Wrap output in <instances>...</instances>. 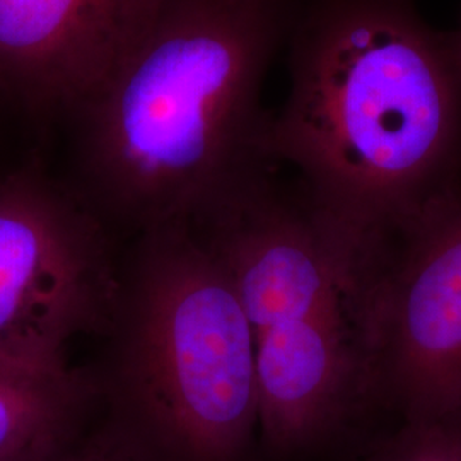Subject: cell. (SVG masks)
I'll return each instance as SVG.
<instances>
[{
  "label": "cell",
  "mask_w": 461,
  "mask_h": 461,
  "mask_svg": "<svg viewBox=\"0 0 461 461\" xmlns=\"http://www.w3.org/2000/svg\"><path fill=\"white\" fill-rule=\"evenodd\" d=\"M293 0H158L74 110L68 186L115 236L195 224L258 171Z\"/></svg>",
  "instance_id": "obj_1"
},
{
  "label": "cell",
  "mask_w": 461,
  "mask_h": 461,
  "mask_svg": "<svg viewBox=\"0 0 461 461\" xmlns=\"http://www.w3.org/2000/svg\"><path fill=\"white\" fill-rule=\"evenodd\" d=\"M262 152L316 214L379 247L460 183L461 68L412 0H308Z\"/></svg>",
  "instance_id": "obj_2"
},
{
  "label": "cell",
  "mask_w": 461,
  "mask_h": 461,
  "mask_svg": "<svg viewBox=\"0 0 461 461\" xmlns=\"http://www.w3.org/2000/svg\"><path fill=\"white\" fill-rule=\"evenodd\" d=\"M98 339L99 411L142 460L258 461L253 331L192 224L131 240Z\"/></svg>",
  "instance_id": "obj_3"
},
{
  "label": "cell",
  "mask_w": 461,
  "mask_h": 461,
  "mask_svg": "<svg viewBox=\"0 0 461 461\" xmlns=\"http://www.w3.org/2000/svg\"><path fill=\"white\" fill-rule=\"evenodd\" d=\"M376 257L304 214L232 247L228 274L255 339L258 461H321L363 447L379 403L371 333Z\"/></svg>",
  "instance_id": "obj_4"
},
{
  "label": "cell",
  "mask_w": 461,
  "mask_h": 461,
  "mask_svg": "<svg viewBox=\"0 0 461 461\" xmlns=\"http://www.w3.org/2000/svg\"><path fill=\"white\" fill-rule=\"evenodd\" d=\"M122 251L68 183L38 167L0 182V363L64 371L108 323Z\"/></svg>",
  "instance_id": "obj_5"
},
{
  "label": "cell",
  "mask_w": 461,
  "mask_h": 461,
  "mask_svg": "<svg viewBox=\"0 0 461 461\" xmlns=\"http://www.w3.org/2000/svg\"><path fill=\"white\" fill-rule=\"evenodd\" d=\"M371 333L381 405L402 420L461 413V182L383 243Z\"/></svg>",
  "instance_id": "obj_6"
},
{
  "label": "cell",
  "mask_w": 461,
  "mask_h": 461,
  "mask_svg": "<svg viewBox=\"0 0 461 461\" xmlns=\"http://www.w3.org/2000/svg\"><path fill=\"white\" fill-rule=\"evenodd\" d=\"M158 0H0V93L33 113L72 112Z\"/></svg>",
  "instance_id": "obj_7"
},
{
  "label": "cell",
  "mask_w": 461,
  "mask_h": 461,
  "mask_svg": "<svg viewBox=\"0 0 461 461\" xmlns=\"http://www.w3.org/2000/svg\"><path fill=\"white\" fill-rule=\"evenodd\" d=\"M99 417L86 367L36 371L0 363V461H33L66 446Z\"/></svg>",
  "instance_id": "obj_8"
},
{
  "label": "cell",
  "mask_w": 461,
  "mask_h": 461,
  "mask_svg": "<svg viewBox=\"0 0 461 461\" xmlns=\"http://www.w3.org/2000/svg\"><path fill=\"white\" fill-rule=\"evenodd\" d=\"M346 461H461V413L402 426L356 451Z\"/></svg>",
  "instance_id": "obj_9"
},
{
  "label": "cell",
  "mask_w": 461,
  "mask_h": 461,
  "mask_svg": "<svg viewBox=\"0 0 461 461\" xmlns=\"http://www.w3.org/2000/svg\"><path fill=\"white\" fill-rule=\"evenodd\" d=\"M33 461H144L99 411L95 424L66 446Z\"/></svg>",
  "instance_id": "obj_10"
},
{
  "label": "cell",
  "mask_w": 461,
  "mask_h": 461,
  "mask_svg": "<svg viewBox=\"0 0 461 461\" xmlns=\"http://www.w3.org/2000/svg\"><path fill=\"white\" fill-rule=\"evenodd\" d=\"M447 34H449V43H451L453 53H455V59H456V62H458L461 68V24L458 30L449 32Z\"/></svg>",
  "instance_id": "obj_11"
}]
</instances>
